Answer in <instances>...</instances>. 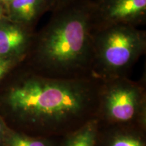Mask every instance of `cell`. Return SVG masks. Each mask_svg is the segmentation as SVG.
Wrapping results in <instances>:
<instances>
[{"mask_svg": "<svg viewBox=\"0 0 146 146\" xmlns=\"http://www.w3.org/2000/svg\"><path fill=\"white\" fill-rule=\"evenodd\" d=\"M96 146H146V129L99 126Z\"/></svg>", "mask_w": 146, "mask_h": 146, "instance_id": "obj_7", "label": "cell"}, {"mask_svg": "<svg viewBox=\"0 0 146 146\" xmlns=\"http://www.w3.org/2000/svg\"><path fill=\"white\" fill-rule=\"evenodd\" d=\"M23 61V58L0 57V83Z\"/></svg>", "mask_w": 146, "mask_h": 146, "instance_id": "obj_12", "label": "cell"}, {"mask_svg": "<svg viewBox=\"0 0 146 146\" xmlns=\"http://www.w3.org/2000/svg\"><path fill=\"white\" fill-rule=\"evenodd\" d=\"M99 130L96 118L60 139V146H96Z\"/></svg>", "mask_w": 146, "mask_h": 146, "instance_id": "obj_9", "label": "cell"}, {"mask_svg": "<svg viewBox=\"0 0 146 146\" xmlns=\"http://www.w3.org/2000/svg\"><path fill=\"white\" fill-rule=\"evenodd\" d=\"M60 139L30 136L9 127L0 146H60Z\"/></svg>", "mask_w": 146, "mask_h": 146, "instance_id": "obj_10", "label": "cell"}, {"mask_svg": "<svg viewBox=\"0 0 146 146\" xmlns=\"http://www.w3.org/2000/svg\"><path fill=\"white\" fill-rule=\"evenodd\" d=\"M93 75L101 81L129 77L146 50L145 31L127 25L95 27Z\"/></svg>", "mask_w": 146, "mask_h": 146, "instance_id": "obj_3", "label": "cell"}, {"mask_svg": "<svg viewBox=\"0 0 146 146\" xmlns=\"http://www.w3.org/2000/svg\"><path fill=\"white\" fill-rule=\"evenodd\" d=\"M5 18L4 16V9L2 5V2H0V20Z\"/></svg>", "mask_w": 146, "mask_h": 146, "instance_id": "obj_14", "label": "cell"}, {"mask_svg": "<svg viewBox=\"0 0 146 146\" xmlns=\"http://www.w3.org/2000/svg\"><path fill=\"white\" fill-rule=\"evenodd\" d=\"M95 27L146 23V0H97L93 3Z\"/></svg>", "mask_w": 146, "mask_h": 146, "instance_id": "obj_5", "label": "cell"}, {"mask_svg": "<svg viewBox=\"0 0 146 146\" xmlns=\"http://www.w3.org/2000/svg\"><path fill=\"white\" fill-rule=\"evenodd\" d=\"M8 128L9 127L7 125L4 119L1 116V115L0 114V145L2 143L3 138H4L5 134H6Z\"/></svg>", "mask_w": 146, "mask_h": 146, "instance_id": "obj_13", "label": "cell"}, {"mask_svg": "<svg viewBox=\"0 0 146 146\" xmlns=\"http://www.w3.org/2000/svg\"><path fill=\"white\" fill-rule=\"evenodd\" d=\"M12 1V0H3V3H6V4H8V3L11 2Z\"/></svg>", "mask_w": 146, "mask_h": 146, "instance_id": "obj_15", "label": "cell"}, {"mask_svg": "<svg viewBox=\"0 0 146 146\" xmlns=\"http://www.w3.org/2000/svg\"><path fill=\"white\" fill-rule=\"evenodd\" d=\"M46 3L47 12L52 13L68 8L69 7L85 2H92V0H44Z\"/></svg>", "mask_w": 146, "mask_h": 146, "instance_id": "obj_11", "label": "cell"}, {"mask_svg": "<svg viewBox=\"0 0 146 146\" xmlns=\"http://www.w3.org/2000/svg\"><path fill=\"white\" fill-rule=\"evenodd\" d=\"M8 5L12 21L32 29L47 12L44 0H12Z\"/></svg>", "mask_w": 146, "mask_h": 146, "instance_id": "obj_8", "label": "cell"}, {"mask_svg": "<svg viewBox=\"0 0 146 146\" xmlns=\"http://www.w3.org/2000/svg\"><path fill=\"white\" fill-rule=\"evenodd\" d=\"M35 33L32 28L3 18L0 20V57L25 59Z\"/></svg>", "mask_w": 146, "mask_h": 146, "instance_id": "obj_6", "label": "cell"}, {"mask_svg": "<svg viewBox=\"0 0 146 146\" xmlns=\"http://www.w3.org/2000/svg\"><path fill=\"white\" fill-rule=\"evenodd\" d=\"M96 119L99 126L146 129V79L120 77L101 81Z\"/></svg>", "mask_w": 146, "mask_h": 146, "instance_id": "obj_4", "label": "cell"}, {"mask_svg": "<svg viewBox=\"0 0 146 146\" xmlns=\"http://www.w3.org/2000/svg\"><path fill=\"white\" fill-rule=\"evenodd\" d=\"M101 80L59 79L26 67L0 93V114L14 131L62 138L96 118Z\"/></svg>", "mask_w": 146, "mask_h": 146, "instance_id": "obj_1", "label": "cell"}, {"mask_svg": "<svg viewBox=\"0 0 146 146\" xmlns=\"http://www.w3.org/2000/svg\"><path fill=\"white\" fill-rule=\"evenodd\" d=\"M93 3L85 2L53 12L35 33L23 60L39 75L59 79L94 77Z\"/></svg>", "mask_w": 146, "mask_h": 146, "instance_id": "obj_2", "label": "cell"}, {"mask_svg": "<svg viewBox=\"0 0 146 146\" xmlns=\"http://www.w3.org/2000/svg\"><path fill=\"white\" fill-rule=\"evenodd\" d=\"M97 1V0H92V1H93V3H94V2H96V1Z\"/></svg>", "mask_w": 146, "mask_h": 146, "instance_id": "obj_16", "label": "cell"}, {"mask_svg": "<svg viewBox=\"0 0 146 146\" xmlns=\"http://www.w3.org/2000/svg\"><path fill=\"white\" fill-rule=\"evenodd\" d=\"M0 2H2L3 3V0H0Z\"/></svg>", "mask_w": 146, "mask_h": 146, "instance_id": "obj_17", "label": "cell"}]
</instances>
